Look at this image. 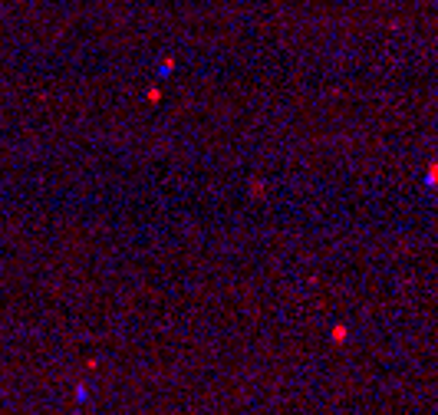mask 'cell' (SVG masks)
I'll return each instance as SVG.
<instances>
[{
    "label": "cell",
    "instance_id": "1",
    "mask_svg": "<svg viewBox=\"0 0 438 415\" xmlns=\"http://www.w3.org/2000/svg\"><path fill=\"white\" fill-rule=\"evenodd\" d=\"M438 181V168H432V172H428V185H435Z\"/></svg>",
    "mask_w": 438,
    "mask_h": 415
}]
</instances>
